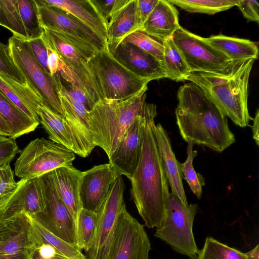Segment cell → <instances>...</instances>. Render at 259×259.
I'll list each match as a JSON object with an SVG mask.
<instances>
[{
  "mask_svg": "<svg viewBox=\"0 0 259 259\" xmlns=\"http://www.w3.org/2000/svg\"><path fill=\"white\" fill-rule=\"evenodd\" d=\"M177 124L184 141L222 152L235 142L227 116L196 84L191 82L178 91Z\"/></svg>",
  "mask_w": 259,
  "mask_h": 259,
  "instance_id": "cell-1",
  "label": "cell"
},
{
  "mask_svg": "<svg viewBox=\"0 0 259 259\" xmlns=\"http://www.w3.org/2000/svg\"><path fill=\"white\" fill-rule=\"evenodd\" d=\"M153 121L154 119L146 124L140 160L130 179L133 200L148 228H157L160 224L170 193L152 129Z\"/></svg>",
  "mask_w": 259,
  "mask_h": 259,
  "instance_id": "cell-2",
  "label": "cell"
},
{
  "mask_svg": "<svg viewBox=\"0 0 259 259\" xmlns=\"http://www.w3.org/2000/svg\"><path fill=\"white\" fill-rule=\"evenodd\" d=\"M255 60L236 62L224 74L194 72L187 77L209 97L218 108L237 125L249 126L253 120L248 108L249 78Z\"/></svg>",
  "mask_w": 259,
  "mask_h": 259,
  "instance_id": "cell-3",
  "label": "cell"
},
{
  "mask_svg": "<svg viewBox=\"0 0 259 259\" xmlns=\"http://www.w3.org/2000/svg\"><path fill=\"white\" fill-rule=\"evenodd\" d=\"M146 88L137 94L121 100L103 99L89 112V123L95 146L108 157L116 149L126 130L151 104L147 103Z\"/></svg>",
  "mask_w": 259,
  "mask_h": 259,
  "instance_id": "cell-4",
  "label": "cell"
},
{
  "mask_svg": "<svg viewBox=\"0 0 259 259\" xmlns=\"http://www.w3.org/2000/svg\"><path fill=\"white\" fill-rule=\"evenodd\" d=\"M102 99L121 100L148 88L150 81L131 72L114 58L108 49L88 61Z\"/></svg>",
  "mask_w": 259,
  "mask_h": 259,
  "instance_id": "cell-5",
  "label": "cell"
},
{
  "mask_svg": "<svg viewBox=\"0 0 259 259\" xmlns=\"http://www.w3.org/2000/svg\"><path fill=\"white\" fill-rule=\"evenodd\" d=\"M198 207L185 205L175 195L169 193L163 218L156 228L155 237L169 244L177 252L196 259L198 249L193 233V225Z\"/></svg>",
  "mask_w": 259,
  "mask_h": 259,
  "instance_id": "cell-6",
  "label": "cell"
},
{
  "mask_svg": "<svg viewBox=\"0 0 259 259\" xmlns=\"http://www.w3.org/2000/svg\"><path fill=\"white\" fill-rule=\"evenodd\" d=\"M8 48L13 64L27 83L52 111L64 117L57 93V78L38 63L27 40L13 35L8 40Z\"/></svg>",
  "mask_w": 259,
  "mask_h": 259,
  "instance_id": "cell-7",
  "label": "cell"
},
{
  "mask_svg": "<svg viewBox=\"0 0 259 259\" xmlns=\"http://www.w3.org/2000/svg\"><path fill=\"white\" fill-rule=\"evenodd\" d=\"M20 153L14 164V172L20 179L38 177L71 165L75 158L70 150L43 138L32 140Z\"/></svg>",
  "mask_w": 259,
  "mask_h": 259,
  "instance_id": "cell-8",
  "label": "cell"
},
{
  "mask_svg": "<svg viewBox=\"0 0 259 259\" xmlns=\"http://www.w3.org/2000/svg\"><path fill=\"white\" fill-rule=\"evenodd\" d=\"M191 72L224 74L237 61H231L207 41L180 26L172 36Z\"/></svg>",
  "mask_w": 259,
  "mask_h": 259,
  "instance_id": "cell-9",
  "label": "cell"
},
{
  "mask_svg": "<svg viewBox=\"0 0 259 259\" xmlns=\"http://www.w3.org/2000/svg\"><path fill=\"white\" fill-rule=\"evenodd\" d=\"M125 185L121 176L110 187L109 193L97 210V228L91 248L85 252L87 259H106L111 246L119 214L125 206Z\"/></svg>",
  "mask_w": 259,
  "mask_h": 259,
  "instance_id": "cell-10",
  "label": "cell"
},
{
  "mask_svg": "<svg viewBox=\"0 0 259 259\" xmlns=\"http://www.w3.org/2000/svg\"><path fill=\"white\" fill-rule=\"evenodd\" d=\"M41 178L45 207L44 211L30 217L53 234L77 245L75 220L58 193L52 171Z\"/></svg>",
  "mask_w": 259,
  "mask_h": 259,
  "instance_id": "cell-11",
  "label": "cell"
},
{
  "mask_svg": "<svg viewBox=\"0 0 259 259\" xmlns=\"http://www.w3.org/2000/svg\"><path fill=\"white\" fill-rule=\"evenodd\" d=\"M151 244L144 229L125 206L118 217L106 259H148Z\"/></svg>",
  "mask_w": 259,
  "mask_h": 259,
  "instance_id": "cell-12",
  "label": "cell"
},
{
  "mask_svg": "<svg viewBox=\"0 0 259 259\" xmlns=\"http://www.w3.org/2000/svg\"><path fill=\"white\" fill-rule=\"evenodd\" d=\"M157 115L156 106L151 104L143 114L138 115L126 130L109 158V163L121 175L130 179L141 157L145 128Z\"/></svg>",
  "mask_w": 259,
  "mask_h": 259,
  "instance_id": "cell-13",
  "label": "cell"
},
{
  "mask_svg": "<svg viewBox=\"0 0 259 259\" xmlns=\"http://www.w3.org/2000/svg\"><path fill=\"white\" fill-rule=\"evenodd\" d=\"M45 207L41 176L21 179L15 190L0 201V222L23 214L33 216Z\"/></svg>",
  "mask_w": 259,
  "mask_h": 259,
  "instance_id": "cell-14",
  "label": "cell"
},
{
  "mask_svg": "<svg viewBox=\"0 0 259 259\" xmlns=\"http://www.w3.org/2000/svg\"><path fill=\"white\" fill-rule=\"evenodd\" d=\"M35 1L42 28L76 37L91 44L100 51L108 49L107 45L97 33L70 13Z\"/></svg>",
  "mask_w": 259,
  "mask_h": 259,
  "instance_id": "cell-15",
  "label": "cell"
},
{
  "mask_svg": "<svg viewBox=\"0 0 259 259\" xmlns=\"http://www.w3.org/2000/svg\"><path fill=\"white\" fill-rule=\"evenodd\" d=\"M57 93L64 113V118L72 134L76 154L88 156L96 147L89 123V111L83 104L74 100L60 79Z\"/></svg>",
  "mask_w": 259,
  "mask_h": 259,
  "instance_id": "cell-16",
  "label": "cell"
},
{
  "mask_svg": "<svg viewBox=\"0 0 259 259\" xmlns=\"http://www.w3.org/2000/svg\"><path fill=\"white\" fill-rule=\"evenodd\" d=\"M45 29L62 60L72 72L90 99L95 104L102 100L96 81L89 67V60L80 50L58 32Z\"/></svg>",
  "mask_w": 259,
  "mask_h": 259,
  "instance_id": "cell-17",
  "label": "cell"
},
{
  "mask_svg": "<svg viewBox=\"0 0 259 259\" xmlns=\"http://www.w3.org/2000/svg\"><path fill=\"white\" fill-rule=\"evenodd\" d=\"M120 176L109 163L82 171L79 195L82 208L96 212Z\"/></svg>",
  "mask_w": 259,
  "mask_h": 259,
  "instance_id": "cell-18",
  "label": "cell"
},
{
  "mask_svg": "<svg viewBox=\"0 0 259 259\" xmlns=\"http://www.w3.org/2000/svg\"><path fill=\"white\" fill-rule=\"evenodd\" d=\"M13 219L11 233L0 241V259H33L39 244L28 218L23 214Z\"/></svg>",
  "mask_w": 259,
  "mask_h": 259,
  "instance_id": "cell-19",
  "label": "cell"
},
{
  "mask_svg": "<svg viewBox=\"0 0 259 259\" xmlns=\"http://www.w3.org/2000/svg\"><path fill=\"white\" fill-rule=\"evenodd\" d=\"M111 54L128 70L141 77L150 81L166 78L162 63L133 44L122 41Z\"/></svg>",
  "mask_w": 259,
  "mask_h": 259,
  "instance_id": "cell-20",
  "label": "cell"
},
{
  "mask_svg": "<svg viewBox=\"0 0 259 259\" xmlns=\"http://www.w3.org/2000/svg\"><path fill=\"white\" fill-rule=\"evenodd\" d=\"M151 126L165 175L171 188V193L177 196L187 206L189 204L183 184L181 163L176 158L168 134L159 123L156 125L153 121Z\"/></svg>",
  "mask_w": 259,
  "mask_h": 259,
  "instance_id": "cell-21",
  "label": "cell"
},
{
  "mask_svg": "<svg viewBox=\"0 0 259 259\" xmlns=\"http://www.w3.org/2000/svg\"><path fill=\"white\" fill-rule=\"evenodd\" d=\"M52 173L58 193L76 224L82 208L79 195L82 171L71 164L58 167Z\"/></svg>",
  "mask_w": 259,
  "mask_h": 259,
  "instance_id": "cell-22",
  "label": "cell"
},
{
  "mask_svg": "<svg viewBox=\"0 0 259 259\" xmlns=\"http://www.w3.org/2000/svg\"><path fill=\"white\" fill-rule=\"evenodd\" d=\"M70 13L97 33L107 44V26L92 0H38Z\"/></svg>",
  "mask_w": 259,
  "mask_h": 259,
  "instance_id": "cell-23",
  "label": "cell"
},
{
  "mask_svg": "<svg viewBox=\"0 0 259 259\" xmlns=\"http://www.w3.org/2000/svg\"><path fill=\"white\" fill-rule=\"evenodd\" d=\"M0 91L26 115L39 122L38 107L45 103L27 83H21L0 73Z\"/></svg>",
  "mask_w": 259,
  "mask_h": 259,
  "instance_id": "cell-24",
  "label": "cell"
},
{
  "mask_svg": "<svg viewBox=\"0 0 259 259\" xmlns=\"http://www.w3.org/2000/svg\"><path fill=\"white\" fill-rule=\"evenodd\" d=\"M180 27L178 12L174 6L167 1L158 0L141 30L165 40L172 37Z\"/></svg>",
  "mask_w": 259,
  "mask_h": 259,
  "instance_id": "cell-25",
  "label": "cell"
},
{
  "mask_svg": "<svg viewBox=\"0 0 259 259\" xmlns=\"http://www.w3.org/2000/svg\"><path fill=\"white\" fill-rule=\"evenodd\" d=\"M138 8V0H130L107 27V45L112 54L117 46L130 34L142 29Z\"/></svg>",
  "mask_w": 259,
  "mask_h": 259,
  "instance_id": "cell-26",
  "label": "cell"
},
{
  "mask_svg": "<svg viewBox=\"0 0 259 259\" xmlns=\"http://www.w3.org/2000/svg\"><path fill=\"white\" fill-rule=\"evenodd\" d=\"M37 112L39 123L51 141L76 154L74 140L64 117L54 112L45 103L38 106Z\"/></svg>",
  "mask_w": 259,
  "mask_h": 259,
  "instance_id": "cell-27",
  "label": "cell"
},
{
  "mask_svg": "<svg viewBox=\"0 0 259 259\" xmlns=\"http://www.w3.org/2000/svg\"><path fill=\"white\" fill-rule=\"evenodd\" d=\"M207 42L222 53L231 61H244L258 58V49L255 42L249 39L226 36L212 35Z\"/></svg>",
  "mask_w": 259,
  "mask_h": 259,
  "instance_id": "cell-28",
  "label": "cell"
},
{
  "mask_svg": "<svg viewBox=\"0 0 259 259\" xmlns=\"http://www.w3.org/2000/svg\"><path fill=\"white\" fill-rule=\"evenodd\" d=\"M0 115L11 131L9 137L15 140L20 136L33 132L39 122L34 120L19 109L0 91Z\"/></svg>",
  "mask_w": 259,
  "mask_h": 259,
  "instance_id": "cell-29",
  "label": "cell"
},
{
  "mask_svg": "<svg viewBox=\"0 0 259 259\" xmlns=\"http://www.w3.org/2000/svg\"><path fill=\"white\" fill-rule=\"evenodd\" d=\"M40 246L42 244H48L56 250L58 255L66 259H87L81 250L75 245L58 237L45 228L31 217L26 214Z\"/></svg>",
  "mask_w": 259,
  "mask_h": 259,
  "instance_id": "cell-30",
  "label": "cell"
},
{
  "mask_svg": "<svg viewBox=\"0 0 259 259\" xmlns=\"http://www.w3.org/2000/svg\"><path fill=\"white\" fill-rule=\"evenodd\" d=\"M163 66L166 78L176 81L187 80L191 71L172 37L164 40Z\"/></svg>",
  "mask_w": 259,
  "mask_h": 259,
  "instance_id": "cell-31",
  "label": "cell"
},
{
  "mask_svg": "<svg viewBox=\"0 0 259 259\" xmlns=\"http://www.w3.org/2000/svg\"><path fill=\"white\" fill-rule=\"evenodd\" d=\"M97 212L82 208L76 224L77 245L85 252L93 245L96 232Z\"/></svg>",
  "mask_w": 259,
  "mask_h": 259,
  "instance_id": "cell-32",
  "label": "cell"
},
{
  "mask_svg": "<svg viewBox=\"0 0 259 259\" xmlns=\"http://www.w3.org/2000/svg\"><path fill=\"white\" fill-rule=\"evenodd\" d=\"M169 3L191 13L213 15L236 6L239 0H168Z\"/></svg>",
  "mask_w": 259,
  "mask_h": 259,
  "instance_id": "cell-33",
  "label": "cell"
},
{
  "mask_svg": "<svg viewBox=\"0 0 259 259\" xmlns=\"http://www.w3.org/2000/svg\"><path fill=\"white\" fill-rule=\"evenodd\" d=\"M0 25L11 31L13 36L27 40L18 0H0Z\"/></svg>",
  "mask_w": 259,
  "mask_h": 259,
  "instance_id": "cell-34",
  "label": "cell"
},
{
  "mask_svg": "<svg viewBox=\"0 0 259 259\" xmlns=\"http://www.w3.org/2000/svg\"><path fill=\"white\" fill-rule=\"evenodd\" d=\"M196 259H248L243 253L211 237H207L204 246L198 250Z\"/></svg>",
  "mask_w": 259,
  "mask_h": 259,
  "instance_id": "cell-35",
  "label": "cell"
},
{
  "mask_svg": "<svg viewBox=\"0 0 259 259\" xmlns=\"http://www.w3.org/2000/svg\"><path fill=\"white\" fill-rule=\"evenodd\" d=\"M20 16L27 39L40 37L43 31L38 18L37 5L35 0H18Z\"/></svg>",
  "mask_w": 259,
  "mask_h": 259,
  "instance_id": "cell-36",
  "label": "cell"
},
{
  "mask_svg": "<svg viewBox=\"0 0 259 259\" xmlns=\"http://www.w3.org/2000/svg\"><path fill=\"white\" fill-rule=\"evenodd\" d=\"M123 41L135 45L158 59L163 65L164 40L140 29L128 35Z\"/></svg>",
  "mask_w": 259,
  "mask_h": 259,
  "instance_id": "cell-37",
  "label": "cell"
},
{
  "mask_svg": "<svg viewBox=\"0 0 259 259\" xmlns=\"http://www.w3.org/2000/svg\"><path fill=\"white\" fill-rule=\"evenodd\" d=\"M194 145L191 142H188L187 158L184 163H181V170L183 177L188 183L193 193L197 198L200 199L202 196V186L204 185L205 183L203 177L199 173L196 172L193 165V160L198 154L196 150H193Z\"/></svg>",
  "mask_w": 259,
  "mask_h": 259,
  "instance_id": "cell-38",
  "label": "cell"
},
{
  "mask_svg": "<svg viewBox=\"0 0 259 259\" xmlns=\"http://www.w3.org/2000/svg\"><path fill=\"white\" fill-rule=\"evenodd\" d=\"M130 0L99 1L92 0V3L109 26L115 19Z\"/></svg>",
  "mask_w": 259,
  "mask_h": 259,
  "instance_id": "cell-39",
  "label": "cell"
},
{
  "mask_svg": "<svg viewBox=\"0 0 259 259\" xmlns=\"http://www.w3.org/2000/svg\"><path fill=\"white\" fill-rule=\"evenodd\" d=\"M40 37L47 49L48 65L51 75L54 76L65 71L66 66L53 46L47 31L44 28Z\"/></svg>",
  "mask_w": 259,
  "mask_h": 259,
  "instance_id": "cell-40",
  "label": "cell"
},
{
  "mask_svg": "<svg viewBox=\"0 0 259 259\" xmlns=\"http://www.w3.org/2000/svg\"><path fill=\"white\" fill-rule=\"evenodd\" d=\"M0 73L21 83H27L18 71L9 55L8 46L0 41Z\"/></svg>",
  "mask_w": 259,
  "mask_h": 259,
  "instance_id": "cell-41",
  "label": "cell"
},
{
  "mask_svg": "<svg viewBox=\"0 0 259 259\" xmlns=\"http://www.w3.org/2000/svg\"><path fill=\"white\" fill-rule=\"evenodd\" d=\"M17 185L10 163L0 165V201L13 192Z\"/></svg>",
  "mask_w": 259,
  "mask_h": 259,
  "instance_id": "cell-42",
  "label": "cell"
},
{
  "mask_svg": "<svg viewBox=\"0 0 259 259\" xmlns=\"http://www.w3.org/2000/svg\"><path fill=\"white\" fill-rule=\"evenodd\" d=\"M20 151L15 140L0 135V165L10 163Z\"/></svg>",
  "mask_w": 259,
  "mask_h": 259,
  "instance_id": "cell-43",
  "label": "cell"
},
{
  "mask_svg": "<svg viewBox=\"0 0 259 259\" xmlns=\"http://www.w3.org/2000/svg\"><path fill=\"white\" fill-rule=\"evenodd\" d=\"M27 41L36 61L44 70L50 74L48 65L47 49L41 37L27 39Z\"/></svg>",
  "mask_w": 259,
  "mask_h": 259,
  "instance_id": "cell-44",
  "label": "cell"
},
{
  "mask_svg": "<svg viewBox=\"0 0 259 259\" xmlns=\"http://www.w3.org/2000/svg\"><path fill=\"white\" fill-rule=\"evenodd\" d=\"M236 6L245 18L258 23L259 3L257 1L239 0Z\"/></svg>",
  "mask_w": 259,
  "mask_h": 259,
  "instance_id": "cell-45",
  "label": "cell"
},
{
  "mask_svg": "<svg viewBox=\"0 0 259 259\" xmlns=\"http://www.w3.org/2000/svg\"><path fill=\"white\" fill-rule=\"evenodd\" d=\"M70 96L75 101L81 103L90 111L95 104L90 99L82 87L77 84H69L68 88L65 87Z\"/></svg>",
  "mask_w": 259,
  "mask_h": 259,
  "instance_id": "cell-46",
  "label": "cell"
},
{
  "mask_svg": "<svg viewBox=\"0 0 259 259\" xmlns=\"http://www.w3.org/2000/svg\"><path fill=\"white\" fill-rule=\"evenodd\" d=\"M158 2V0H138V12L142 26L153 10Z\"/></svg>",
  "mask_w": 259,
  "mask_h": 259,
  "instance_id": "cell-47",
  "label": "cell"
},
{
  "mask_svg": "<svg viewBox=\"0 0 259 259\" xmlns=\"http://www.w3.org/2000/svg\"><path fill=\"white\" fill-rule=\"evenodd\" d=\"M35 255L42 259H51L58 255L56 249L48 244H42L39 246Z\"/></svg>",
  "mask_w": 259,
  "mask_h": 259,
  "instance_id": "cell-48",
  "label": "cell"
},
{
  "mask_svg": "<svg viewBox=\"0 0 259 259\" xmlns=\"http://www.w3.org/2000/svg\"><path fill=\"white\" fill-rule=\"evenodd\" d=\"M13 227V220L0 222V241L4 240L10 234Z\"/></svg>",
  "mask_w": 259,
  "mask_h": 259,
  "instance_id": "cell-49",
  "label": "cell"
},
{
  "mask_svg": "<svg viewBox=\"0 0 259 259\" xmlns=\"http://www.w3.org/2000/svg\"><path fill=\"white\" fill-rule=\"evenodd\" d=\"M253 125L251 126L252 131V137L254 140L256 144L258 145L259 134H258V124H259V111L257 109L255 114V117L253 118Z\"/></svg>",
  "mask_w": 259,
  "mask_h": 259,
  "instance_id": "cell-50",
  "label": "cell"
},
{
  "mask_svg": "<svg viewBox=\"0 0 259 259\" xmlns=\"http://www.w3.org/2000/svg\"><path fill=\"white\" fill-rule=\"evenodd\" d=\"M0 135L10 137L11 131L8 125L0 115Z\"/></svg>",
  "mask_w": 259,
  "mask_h": 259,
  "instance_id": "cell-51",
  "label": "cell"
},
{
  "mask_svg": "<svg viewBox=\"0 0 259 259\" xmlns=\"http://www.w3.org/2000/svg\"><path fill=\"white\" fill-rule=\"evenodd\" d=\"M259 245L253 248L252 250L246 252L248 259H258Z\"/></svg>",
  "mask_w": 259,
  "mask_h": 259,
  "instance_id": "cell-52",
  "label": "cell"
},
{
  "mask_svg": "<svg viewBox=\"0 0 259 259\" xmlns=\"http://www.w3.org/2000/svg\"><path fill=\"white\" fill-rule=\"evenodd\" d=\"M33 259H42V258L38 257L37 256H36V255L34 254ZM51 259H66V258H65L62 256H59V255H57Z\"/></svg>",
  "mask_w": 259,
  "mask_h": 259,
  "instance_id": "cell-53",
  "label": "cell"
}]
</instances>
